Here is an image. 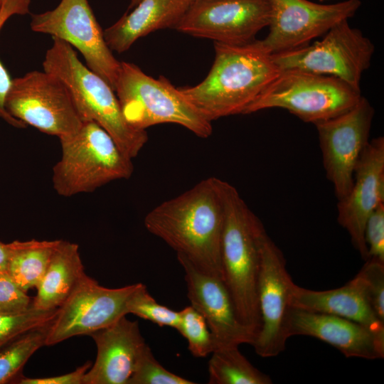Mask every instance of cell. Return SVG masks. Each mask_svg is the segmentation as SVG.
<instances>
[{
	"label": "cell",
	"mask_w": 384,
	"mask_h": 384,
	"mask_svg": "<svg viewBox=\"0 0 384 384\" xmlns=\"http://www.w3.org/2000/svg\"><path fill=\"white\" fill-rule=\"evenodd\" d=\"M224 213L218 178L209 177L151 209L144 226L201 270L223 280Z\"/></svg>",
	"instance_id": "6da1fadb"
},
{
	"label": "cell",
	"mask_w": 384,
	"mask_h": 384,
	"mask_svg": "<svg viewBox=\"0 0 384 384\" xmlns=\"http://www.w3.org/2000/svg\"><path fill=\"white\" fill-rule=\"evenodd\" d=\"M214 48L206 78L195 86L179 88L210 122L243 114L280 71L259 40L244 45L215 42Z\"/></svg>",
	"instance_id": "7a4b0ae2"
},
{
	"label": "cell",
	"mask_w": 384,
	"mask_h": 384,
	"mask_svg": "<svg viewBox=\"0 0 384 384\" xmlns=\"http://www.w3.org/2000/svg\"><path fill=\"white\" fill-rule=\"evenodd\" d=\"M218 185L224 213L223 282L239 320L257 336L261 326L257 300L260 243L266 230L233 185L218 178Z\"/></svg>",
	"instance_id": "3957f363"
},
{
	"label": "cell",
	"mask_w": 384,
	"mask_h": 384,
	"mask_svg": "<svg viewBox=\"0 0 384 384\" xmlns=\"http://www.w3.org/2000/svg\"><path fill=\"white\" fill-rule=\"evenodd\" d=\"M43 67L66 87L82 122L99 124L129 158L138 155L148 141L146 131L135 129L126 121L114 90L82 64L70 45L53 38Z\"/></svg>",
	"instance_id": "277c9868"
},
{
	"label": "cell",
	"mask_w": 384,
	"mask_h": 384,
	"mask_svg": "<svg viewBox=\"0 0 384 384\" xmlns=\"http://www.w3.org/2000/svg\"><path fill=\"white\" fill-rule=\"evenodd\" d=\"M61 158L52 170L55 192L63 197L91 193L116 180L130 178L132 159L94 122H83L75 133L59 138Z\"/></svg>",
	"instance_id": "5b68a950"
},
{
	"label": "cell",
	"mask_w": 384,
	"mask_h": 384,
	"mask_svg": "<svg viewBox=\"0 0 384 384\" xmlns=\"http://www.w3.org/2000/svg\"><path fill=\"white\" fill-rule=\"evenodd\" d=\"M114 92L126 121L134 128L177 124L196 136L208 138L211 122L205 118L164 77L154 78L136 65L121 62Z\"/></svg>",
	"instance_id": "8992f818"
},
{
	"label": "cell",
	"mask_w": 384,
	"mask_h": 384,
	"mask_svg": "<svg viewBox=\"0 0 384 384\" xmlns=\"http://www.w3.org/2000/svg\"><path fill=\"white\" fill-rule=\"evenodd\" d=\"M361 97L360 90L336 77L288 69L280 70L243 114L282 108L315 124L347 112Z\"/></svg>",
	"instance_id": "52a82bcc"
},
{
	"label": "cell",
	"mask_w": 384,
	"mask_h": 384,
	"mask_svg": "<svg viewBox=\"0 0 384 384\" xmlns=\"http://www.w3.org/2000/svg\"><path fill=\"white\" fill-rule=\"evenodd\" d=\"M374 51L371 41L344 19L312 45L271 54V57L280 70L299 69L331 75L360 90L362 74L370 67Z\"/></svg>",
	"instance_id": "ba28073f"
},
{
	"label": "cell",
	"mask_w": 384,
	"mask_h": 384,
	"mask_svg": "<svg viewBox=\"0 0 384 384\" xmlns=\"http://www.w3.org/2000/svg\"><path fill=\"white\" fill-rule=\"evenodd\" d=\"M5 107L26 126L58 138L75 133L83 123L66 87L44 70L12 79Z\"/></svg>",
	"instance_id": "9c48e42d"
},
{
	"label": "cell",
	"mask_w": 384,
	"mask_h": 384,
	"mask_svg": "<svg viewBox=\"0 0 384 384\" xmlns=\"http://www.w3.org/2000/svg\"><path fill=\"white\" fill-rule=\"evenodd\" d=\"M30 26L78 49L87 68L114 90L121 62L107 46L87 0H61L55 9L31 15Z\"/></svg>",
	"instance_id": "30bf717a"
},
{
	"label": "cell",
	"mask_w": 384,
	"mask_h": 384,
	"mask_svg": "<svg viewBox=\"0 0 384 384\" xmlns=\"http://www.w3.org/2000/svg\"><path fill=\"white\" fill-rule=\"evenodd\" d=\"M294 285L282 251L265 231L260 243L257 280L261 326L252 344L262 358L276 356L285 349Z\"/></svg>",
	"instance_id": "8fae6325"
},
{
	"label": "cell",
	"mask_w": 384,
	"mask_h": 384,
	"mask_svg": "<svg viewBox=\"0 0 384 384\" xmlns=\"http://www.w3.org/2000/svg\"><path fill=\"white\" fill-rule=\"evenodd\" d=\"M137 286V283L107 288L85 274L58 308L48 326L46 346L76 336H90L126 316L127 302Z\"/></svg>",
	"instance_id": "7c38bea8"
},
{
	"label": "cell",
	"mask_w": 384,
	"mask_h": 384,
	"mask_svg": "<svg viewBox=\"0 0 384 384\" xmlns=\"http://www.w3.org/2000/svg\"><path fill=\"white\" fill-rule=\"evenodd\" d=\"M375 110L364 97L347 112L315 124L323 165L338 200L350 191L355 167L369 142Z\"/></svg>",
	"instance_id": "4fadbf2b"
},
{
	"label": "cell",
	"mask_w": 384,
	"mask_h": 384,
	"mask_svg": "<svg viewBox=\"0 0 384 384\" xmlns=\"http://www.w3.org/2000/svg\"><path fill=\"white\" fill-rule=\"evenodd\" d=\"M270 18L267 0H209L195 3L174 29L215 42L244 45L255 41Z\"/></svg>",
	"instance_id": "5bb4252c"
},
{
	"label": "cell",
	"mask_w": 384,
	"mask_h": 384,
	"mask_svg": "<svg viewBox=\"0 0 384 384\" xmlns=\"http://www.w3.org/2000/svg\"><path fill=\"white\" fill-rule=\"evenodd\" d=\"M271 8L270 32L259 40L263 48L274 54L302 48L314 38L325 34L338 22L352 17L360 0L322 4L308 0H267Z\"/></svg>",
	"instance_id": "9a60e30c"
},
{
	"label": "cell",
	"mask_w": 384,
	"mask_h": 384,
	"mask_svg": "<svg viewBox=\"0 0 384 384\" xmlns=\"http://www.w3.org/2000/svg\"><path fill=\"white\" fill-rule=\"evenodd\" d=\"M381 203H384V138L380 136L369 141L363 150L355 167L352 187L337 204V220L365 261L368 259L366 223Z\"/></svg>",
	"instance_id": "2e32d148"
},
{
	"label": "cell",
	"mask_w": 384,
	"mask_h": 384,
	"mask_svg": "<svg viewBox=\"0 0 384 384\" xmlns=\"http://www.w3.org/2000/svg\"><path fill=\"white\" fill-rule=\"evenodd\" d=\"M177 259L184 271L191 305L206 319L215 349L252 345L256 336L239 320L223 280L201 270L183 255H177Z\"/></svg>",
	"instance_id": "e0dca14e"
},
{
	"label": "cell",
	"mask_w": 384,
	"mask_h": 384,
	"mask_svg": "<svg viewBox=\"0 0 384 384\" xmlns=\"http://www.w3.org/2000/svg\"><path fill=\"white\" fill-rule=\"evenodd\" d=\"M90 336L96 344L97 356L83 384H127L147 345L138 321L124 316Z\"/></svg>",
	"instance_id": "ac0fdd59"
},
{
	"label": "cell",
	"mask_w": 384,
	"mask_h": 384,
	"mask_svg": "<svg viewBox=\"0 0 384 384\" xmlns=\"http://www.w3.org/2000/svg\"><path fill=\"white\" fill-rule=\"evenodd\" d=\"M287 328L289 337L302 335L318 338L347 358H384V337L348 319L293 308Z\"/></svg>",
	"instance_id": "d6986e66"
},
{
	"label": "cell",
	"mask_w": 384,
	"mask_h": 384,
	"mask_svg": "<svg viewBox=\"0 0 384 384\" xmlns=\"http://www.w3.org/2000/svg\"><path fill=\"white\" fill-rule=\"evenodd\" d=\"M196 0H141L103 31L109 48L124 52L140 38L156 30L175 28Z\"/></svg>",
	"instance_id": "ffe728a7"
},
{
	"label": "cell",
	"mask_w": 384,
	"mask_h": 384,
	"mask_svg": "<svg viewBox=\"0 0 384 384\" xmlns=\"http://www.w3.org/2000/svg\"><path fill=\"white\" fill-rule=\"evenodd\" d=\"M292 306L348 319L384 337V323L372 310L356 277L343 287L324 291L305 289L294 284Z\"/></svg>",
	"instance_id": "44dd1931"
},
{
	"label": "cell",
	"mask_w": 384,
	"mask_h": 384,
	"mask_svg": "<svg viewBox=\"0 0 384 384\" xmlns=\"http://www.w3.org/2000/svg\"><path fill=\"white\" fill-rule=\"evenodd\" d=\"M76 243L59 240L48 266L36 286L32 306L50 310L58 309L85 275Z\"/></svg>",
	"instance_id": "7402d4cb"
},
{
	"label": "cell",
	"mask_w": 384,
	"mask_h": 384,
	"mask_svg": "<svg viewBox=\"0 0 384 384\" xmlns=\"http://www.w3.org/2000/svg\"><path fill=\"white\" fill-rule=\"evenodd\" d=\"M59 242L55 240H14L7 243V274L22 289L36 288Z\"/></svg>",
	"instance_id": "603a6c76"
},
{
	"label": "cell",
	"mask_w": 384,
	"mask_h": 384,
	"mask_svg": "<svg viewBox=\"0 0 384 384\" xmlns=\"http://www.w3.org/2000/svg\"><path fill=\"white\" fill-rule=\"evenodd\" d=\"M239 346L216 348L208 363L209 384H271L272 380L255 368Z\"/></svg>",
	"instance_id": "cb8c5ba5"
},
{
	"label": "cell",
	"mask_w": 384,
	"mask_h": 384,
	"mask_svg": "<svg viewBox=\"0 0 384 384\" xmlns=\"http://www.w3.org/2000/svg\"><path fill=\"white\" fill-rule=\"evenodd\" d=\"M48 325L26 331L0 346V384L16 383L23 376L28 360L46 346Z\"/></svg>",
	"instance_id": "d4e9b609"
},
{
	"label": "cell",
	"mask_w": 384,
	"mask_h": 384,
	"mask_svg": "<svg viewBox=\"0 0 384 384\" xmlns=\"http://www.w3.org/2000/svg\"><path fill=\"white\" fill-rule=\"evenodd\" d=\"M179 312L177 331L187 340L191 353L196 358L211 354L215 349V344L204 317L191 305Z\"/></svg>",
	"instance_id": "484cf974"
},
{
	"label": "cell",
	"mask_w": 384,
	"mask_h": 384,
	"mask_svg": "<svg viewBox=\"0 0 384 384\" xmlns=\"http://www.w3.org/2000/svg\"><path fill=\"white\" fill-rule=\"evenodd\" d=\"M127 313L159 326H169L177 330L180 321V312L159 304L149 293L142 283L137 286L127 302Z\"/></svg>",
	"instance_id": "4316f807"
},
{
	"label": "cell",
	"mask_w": 384,
	"mask_h": 384,
	"mask_svg": "<svg viewBox=\"0 0 384 384\" xmlns=\"http://www.w3.org/2000/svg\"><path fill=\"white\" fill-rule=\"evenodd\" d=\"M57 311L58 309L44 310L32 306L21 314H0V346L26 331L48 325Z\"/></svg>",
	"instance_id": "83f0119b"
},
{
	"label": "cell",
	"mask_w": 384,
	"mask_h": 384,
	"mask_svg": "<svg viewBox=\"0 0 384 384\" xmlns=\"http://www.w3.org/2000/svg\"><path fill=\"white\" fill-rule=\"evenodd\" d=\"M356 277L372 310L384 323V262L369 258Z\"/></svg>",
	"instance_id": "f1b7e54d"
},
{
	"label": "cell",
	"mask_w": 384,
	"mask_h": 384,
	"mask_svg": "<svg viewBox=\"0 0 384 384\" xmlns=\"http://www.w3.org/2000/svg\"><path fill=\"white\" fill-rule=\"evenodd\" d=\"M164 368L146 345L127 384H193Z\"/></svg>",
	"instance_id": "f546056e"
},
{
	"label": "cell",
	"mask_w": 384,
	"mask_h": 384,
	"mask_svg": "<svg viewBox=\"0 0 384 384\" xmlns=\"http://www.w3.org/2000/svg\"><path fill=\"white\" fill-rule=\"evenodd\" d=\"M33 298L15 283L8 274H0V314H16L32 306Z\"/></svg>",
	"instance_id": "4dcf8cb0"
},
{
	"label": "cell",
	"mask_w": 384,
	"mask_h": 384,
	"mask_svg": "<svg viewBox=\"0 0 384 384\" xmlns=\"http://www.w3.org/2000/svg\"><path fill=\"white\" fill-rule=\"evenodd\" d=\"M364 238L368 259L384 262V203L380 204L367 219Z\"/></svg>",
	"instance_id": "1f68e13d"
},
{
	"label": "cell",
	"mask_w": 384,
	"mask_h": 384,
	"mask_svg": "<svg viewBox=\"0 0 384 384\" xmlns=\"http://www.w3.org/2000/svg\"><path fill=\"white\" fill-rule=\"evenodd\" d=\"M18 15L17 9L11 5H3L0 12V30L12 16ZM12 82L11 76L0 60V119L16 128H25L26 125L13 117L5 107L6 97Z\"/></svg>",
	"instance_id": "d6a6232c"
},
{
	"label": "cell",
	"mask_w": 384,
	"mask_h": 384,
	"mask_svg": "<svg viewBox=\"0 0 384 384\" xmlns=\"http://www.w3.org/2000/svg\"><path fill=\"white\" fill-rule=\"evenodd\" d=\"M92 366L87 361L75 370L68 373L45 378L21 377L16 382L18 384H83L85 374Z\"/></svg>",
	"instance_id": "836d02e7"
},
{
	"label": "cell",
	"mask_w": 384,
	"mask_h": 384,
	"mask_svg": "<svg viewBox=\"0 0 384 384\" xmlns=\"http://www.w3.org/2000/svg\"><path fill=\"white\" fill-rule=\"evenodd\" d=\"M8 260V245L0 240V274H7Z\"/></svg>",
	"instance_id": "e575fe53"
},
{
	"label": "cell",
	"mask_w": 384,
	"mask_h": 384,
	"mask_svg": "<svg viewBox=\"0 0 384 384\" xmlns=\"http://www.w3.org/2000/svg\"><path fill=\"white\" fill-rule=\"evenodd\" d=\"M31 0H0V6H2L4 4H13L23 6V8L29 10Z\"/></svg>",
	"instance_id": "d590c367"
},
{
	"label": "cell",
	"mask_w": 384,
	"mask_h": 384,
	"mask_svg": "<svg viewBox=\"0 0 384 384\" xmlns=\"http://www.w3.org/2000/svg\"><path fill=\"white\" fill-rule=\"evenodd\" d=\"M141 0H131L129 9H133Z\"/></svg>",
	"instance_id": "8d00e7d4"
},
{
	"label": "cell",
	"mask_w": 384,
	"mask_h": 384,
	"mask_svg": "<svg viewBox=\"0 0 384 384\" xmlns=\"http://www.w3.org/2000/svg\"><path fill=\"white\" fill-rule=\"evenodd\" d=\"M209 1V0H196V3L200 2V1Z\"/></svg>",
	"instance_id": "74e56055"
},
{
	"label": "cell",
	"mask_w": 384,
	"mask_h": 384,
	"mask_svg": "<svg viewBox=\"0 0 384 384\" xmlns=\"http://www.w3.org/2000/svg\"><path fill=\"white\" fill-rule=\"evenodd\" d=\"M1 6H0V12H1Z\"/></svg>",
	"instance_id": "f35d334b"
},
{
	"label": "cell",
	"mask_w": 384,
	"mask_h": 384,
	"mask_svg": "<svg viewBox=\"0 0 384 384\" xmlns=\"http://www.w3.org/2000/svg\"><path fill=\"white\" fill-rule=\"evenodd\" d=\"M319 1H325V0H319Z\"/></svg>",
	"instance_id": "ab89813d"
}]
</instances>
